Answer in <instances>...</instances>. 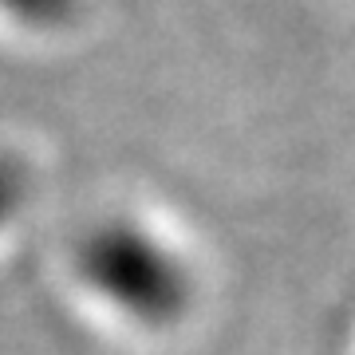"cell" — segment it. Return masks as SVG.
<instances>
[{
	"label": "cell",
	"mask_w": 355,
	"mask_h": 355,
	"mask_svg": "<svg viewBox=\"0 0 355 355\" xmlns=\"http://www.w3.org/2000/svg\"><path fill=\"white\" fill-rule=\"evenodd\" d=\"M76 268L114 316L142 331H170L193 312V268L139 217H107L76 249Z\"/></svg>",
	"instance_id": "cell-1"
},
{
	"label": "cell",
	"mask_w": 355,
	"mask_h": 355,
	"mask_svg": "<svg viewBox=\"0 0 355 355\" xmlns=\"http://www.w3.org/2000/svg\"><path fill=\"white\" fill-rule=\"evenodd\" d=\"M71 0H0V12H12L16 20H32V24H48L67 12Z\"/></svg>",
	"instance_id": "cell-2"
},
{
	"label": "cell",
	"mask_w": 355,
	"mask_h": 355,
	"mask_svg": "<svg viewBox=\"0 0 355 355\" xmlns=\"http://www.w3.org/2000/svg\"><path fill=\"white\" fill-rule=\"evenodd\" d=\"M20 198H24V182H20V174H16L12 166L0 162V225H4V217L16 214Z\"/></svg>",
	"instance_id": "cell-3"
}]
</instances>
